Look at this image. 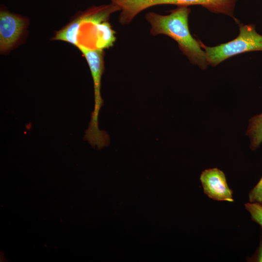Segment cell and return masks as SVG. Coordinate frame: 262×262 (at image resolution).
I'll use <instances>...</instances> for the list:
<instances>
[{
    "instance_id": "cell-1",
    "label": "cell",
    "mask_w": 262,
    "mask_h": 262,
    "mask_svg": "<svg viewBox=\"0 0 262 262\" xmlns=\"http://www.w3.org/2000/svg\"><path fill=\"white\" fill-rule=\"evenodd\" d=\"M190 12L188 6H178L168 15L148 12L145 18L150 25L151 34H165L170 37L177 42L180 50L192 64L205 69L208 66L205 52L199 41L193 37L189 31L188 16Z\"/></svg>"
},
{
    "instance_id": "cell-2",
    "label": "cell",
    "mask_w": 262,
    "mask_h": 262,
    "mask_svg": "<svg viewBox=\"0 0 262 262\" xmlns=\"http://www.w3.org/2000/svg\"><path fill=\"white\" fill-rule=\"evenodd\" d=\"M120 11L113 3L93 6L75 17L79 23L76 47L90 50H103L111 47L115 33L108 20L111 14Z\"/></svg>"
},
{
    "instance_id": "cell-3",
    "label": "cell",
    "mask_w": 262,
    "mask_h": 262,
    "mask_svg": "<svg viewBox=\"0 0 262 262\" xmlns=\"http://www.w3.org/2000/svg\"><path fill=\"white\" fill-rule=\"evenodd\" d=\"M86 60L91 71L94 90V107L91 114L88 127L85 131L83 138L92 147L100 149L109 144L110 138L105 131L98 126V115L103 100L101 96V80L104 71L103 50H90L79 48Z\"/></svg>"
},
{
    "instance_id": "cell-4",
    "label": "cell",
    "mask_w": 262,
    "mask_h": 262,
    "mask_svg": "<svg viewBox=\"0 0 262 262\" xmlns=\"http://www.w3.org/2000/svg\"><path fill=\"white\" fill-rule=\"evenodd\" d=\"M239 35L233 40L214 47H208L199 41L204 49L208 65L215 66L239 54L262 51V35L256 31L254 24H239Z\"/></svg>"
},
{
    "instance_id": "cell-5",
    "label": "cell",
    "mask_w": 262,
    "mask_h": 262,
    "mask_svg": "<svg viewBox=\"0 0 262 262\" xmlns=\"http://www.w3.org/2000/svg\"><path fill=\"white\" fill-rule=\"evenodd\" d=\"M117 6L121 13L119 22L122 25L130 23L140 12L158 5L174 4L178 6L198 5L203 6L201 0H110Z\"/></svg>"
},
{
    "instance_id": "cell-6",
    "label": "cell",
    "mask_w": 262,
    "mask_h": 262,
    "mask_svg": "<svg viewBox=\"0 0 262 262\" xmlns=\"http://www.w3.org/2000/svg\"><path fill=\"white\" fill-rule=\"evenodd\" d=\"M27 25V19L5 10L0 12V50H10L20 38Z\"/></svg>"
},
{
    "instance_id": "cell-7",
    "label": "cell",
    "mask_w": 262,
    "mask_h": 262,
    "mask_svg": "<svg viewBox=\"0 0 262 262\" xmlns=\"http://www.w3.org/2000/svg\"><path fill=\"white\" fill-rule=\"evenodd\" d=\"M200 180L204 193L209 198L217 201H234L233 191L229 188L222 170L217 168L205 169L201 172Z\"/></svg>"
},
{
    "instance_id": "cell-8",
    "label": "cell",
    "mask_w": 262,
    "mask_h": 262,
    "mask_svg": "<svg viewBox=\"0 0 262 262\" xmlns=\"http://www.w3.org/2000/svg\"><path fill=\"white\" fill-rule=\"evenodd\" d=\"M203 7L210 12L216 14H223L232 18L239 24L233 15L234 8L238 0H201Z\"/></svg>"
},
{
    "instance_id": "cell-9",
    "label": "cell",
    "mask_w": 262,
    "mask_h": 262,
    "mask_svg": "<svg viewBox=\"0 0 262 262\" xmlns=\"http://www.w3.org/2000/svg\"><path fill=\"white\" fill-rule=\"evenodd\" d=\"M246 135L250 140V148L254 151L262 143V113L253 116L248 120Z\"/></svg>"
},
{
    "instance_id": "cell-10",
    "label": "cell",
    "mask_w": 262,
    "mask_h": 262,
    "mask_svg": "<svg viewBox=\"0 0 262 262\" xmlns=\"http://www.w3.org/2000/svg\"><path fill=\"white\" fill-rule=\"evenodd\" d=\"M246 210L251 215V220L258 223L262 228V204L257 202H247Z\"/></svg>"
},
{
    "instance_id": "cell-11",
    "label": "cell",
    "mask_w": 262,
    "mask_h": 262,
    "mask_svg": "<svg viewBox=\"0 0 262 262\" xmlns=\"http://www.w3.org/2000/svg\"><path fill=\"white\" fill-rule=\"evenodd\" d=\"M250 202H257L262 204V177L258 183L248 194Z\"/></svg>"
},
{
    "instance_id": "cell-12",
    "label": "cell",
    "mask_w": 262,
    "mask_h": 262,
    "mask_svg": "<svg viewBox=\"0 0 262 262\" xmlns=\"http://www.w3.org/2000/svg\"><path fill=\"white\" fill-rule=\"evenodd\" d=\"M247 262H262V228H261L260 245L254 254L246 258Z\"/></svg>"
}]
</instances>
